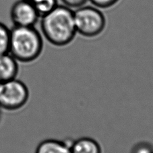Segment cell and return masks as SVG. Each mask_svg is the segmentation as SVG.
Returning <instances> with one entry per match:
<instances>
[{"mask_svg":"<svg viewBox=\"0 0 153 153\" xmlns=\"http://www.w3.org/2000/svg\"><path fill=\"white\" fill-rule=\"evenodd\" d=\"M41 18L42 33L50 43L63 47L74 40L77 33L72 9L57 5Z\"/></svg>","mask_w":153,"mask_h":153,"instance_id":"6da1fadb","label":"cell"},{"mask_svg":"<svg viewBox=\"0 0 153 153\" xmlns=\"http://www.w3.org/2000/svg\"><path fill=\"white\" fill-rule=\"evenodd\" d=\"M43 48V39L35 26H14L10 30L9 53L18 62H33L40 56Z\"/></svg>","mask_w":153,"mask_h":153,"instance_id":"7a4b0ae2","label":"cell"},{"mask_svg":"<svg viewBox=\"0 0 153 153\" xmlns=\"http://www.w3.org/2000/svg\"><path fill=\"white\" fill-rule=\"evenodd\" d=\"M76 33L85 37H94L104 30L106 19L95 6H82L74 11Z\"/></svg>","mask_w":153,"mask_h":153,"instance_id":"3957f363","label":"cell"},{"mask_svg":"<svg viewBox=\"0 0 153 153\" xmlns=\"http://www.w3.org/2000/svg\"><path fill=\"white\" fill-rule=\"evenodd\" d=\"M29 98L28 87L16 78L0 84V107L9 111L22 108Z\"/></svg>","mask_w":153,"mask_h":153,"instance_id":"277c9868","label":"cell"},{"mask_svg":"<svg viewBox=\"0 0 153 153\" xmlns=\"http://www.w3.org/2000/svg\"><path fill=\"white\" fill-rule=\"evenodd\" d=\"M10 18L14 26H35L40 17L35 6L28 0H18L10 10Z\"/></svg>","mask_w":153,"mask_h":153,"instance_id":"5b68a950","label":"cell"},{"mask_svg":"<svg viewBox=\"0 0 153 153\" xmlns=\"http://www.w3.org/2000/svg\"><path fill=\"white\" fill-rule=\"evenodd\" d=\"M18 72V61L9 53L0 55V82L16 78Z\"/></svg>","mask_w":153,"mask_h":153,"instance_id":"8992f818","label":"cell"},{"mask_svg":"<svg viewBox=\"0 0 153 153\" xmlns=\"http://www.w3.org/2000/svg\"><path fill=\"white\" fill-rule=\"evenodd\" d=\"M72 153H102L101 147L95 140L82 137L70 143Z\"/></svg>","mask_w":153,"mask_h":153,"instance_id":"52a82bcc","label":"cell"},{"mask_svg":"<svg viewBox=\"0 0 153 153\" xmlns=\"http://www.w3.org/2000/svg\"><path fill=\"white\" fill-rule=\"evenodd\" d=\"M35 153H72L70 143L55 139L42 141L36 147Z\"/></svg>","mask_w":153,"mask_h":153,"instance_id":"ba28073f","label":"cell"},{"mask_svg":"<svg viewBox=\"0 0 153 153\" xmlns=\"http://www.w3.org/2000/svg\"><path fill=\"white\" fill-rule=\"evenodd\" d=\"M37 10L40 17L47 14L57 6V0H28Z\"/></svg>","mask_w":153,"mask_h":153,"instance_id":"9c48e42d","label":"cell"},{"mask_svg":"<svg viewBox=\"0 0 153 153\" xmlns=\"http://www.w3.org/2000/svg\"><path fill=\"white\" fill-rule=\"evenodd\" d=\"M10 30L0 22V55L9 53Z\"/></svg>","mask_w":153,"mask_h":153,"instance_id":"30bf717a","label":"cell"},{"mask_svg":"<svg viewBox=\"0 0 153 153\" xmlns=\"http://www.w3.org/2000/svg\"><path fill=\"white\" fill-rule=\"evenodd\" d=\"M94 6L99 9H107L115 6L120 0H89Z\"/></svg>","mask_w":153,"mask_h":153,"instance_id":"8fae6325","label":"cell"},{"mask_svg":"<svg viewBox=\"0 0 153 153\" xmlns=\"http://www.w3.org/2000/svg\"><path fill=\"white\" fill-rule=\"evenodd\" d=\"M131 153H153V147L146 142H140L133 147Z\"/></svg>","mask_w":153,"mask_h":153,"instance_id":"7c38bea8","label":"cell"},{"mask_svg":"<svg viewBox=\"0 0 153 153\" xmlns=\"http://www.w3.org/2000/svg\"><path fill=\"white\" fill-rule=\"evenodd\" d=\"M64 6L70 9H77L84 6L88 0H61Z\"/></svg>","mask_w":153,"mask_h":153,"instance_id":"4fadbf2b","label":"cell"},{"mask_svg":"<svg viewBox=\"0 0 153 153\" xmlns=\"http://www.w3.org/2000/svg\"><path fill=\"white\" fill-rule=\"evenodd\" d=\"M0 84H1V82H0Z\"/></svg>","mask_w":153,"mask_h":153,"instance_id":"5bb4252c","label":"cell"}]
</instances>
